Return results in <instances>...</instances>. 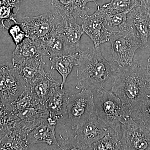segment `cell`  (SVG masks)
<instances>
[{
  "label": "cell",
  "mask_w": 150,
  "mask_h": 150,
  "mask_svg": "<svg viewBox=\"0 0 150 150\" xmlns=\"http://www.w3.org/2000/svg\"><path fill=\"white\" fill-rule=\"evenodd\" d=\"M63 17L57 11L38 16L25 17L18 23L26 34V37L39 41L56 29Z\"/></svg>",
  "instance_id": "52a82bcc"
},
{
  "label": "cell",
  "mask_w": 150,
  "mask_h": 150,
  "mask_svg": "<svg viewBox=\"0 0 150 150\" xmlns=\"http://www.w3.org/2000/svg\"><path fill=\"white\" fill-rule=\"evenodd\" d=\"M38 104L40 103L35 100L29 90L26 88L16 100L5 108L8 114L14 115L27 108Z\"/></svg>",
  "instance_id": "d4e9b609"
},
{
  "label": "cell",
  "mask_w": 150,
  "mask_h": 150,
  "mask_svg": "<svg viewBox=\"0 0 150 150\" xmlns=\"http://www.w3.org/2000/svg\"><path fill=\"white\" fill-rule=\"evenodd\" d=\"M103 13L101 7L97 6L96 12L83 20L82 27L84 32L91 39L94 47L109 42L110 33L104 26L103 21Z\"/></svg>",
  "instance_id": "30bf717a"
},
{
  "label": "cell",
  "mask_w": 150,
  "mask_h": 150,
  "mask_svg": "<svg viewBox=\"0 0 150 150\" xmlns=\"http://www.w3.org/2000/svg\"><path fill=\"white\" fill-rule=\"evenodd\" d=\"M45 65L43 56L38 55L14 68L17 70L28 87L35 80L46 74L44 70Z\"/></svg>",
  "instance_id": "2e32d148"
},
{
  "label": "cell",
  "mask_w": 150,
  "mask_h": 150,
  "mask_svg": "<svg viewBox=\"0 0 150 150\" xmlns=\"http://www.w3.org/2000/svg\"><path fill=\"white\" fill-rule=\"evenodd\" d=\"M81 53V50L76 53L62 55L49 59L51 62V69L56 70L62 76V81L60 85L61 88H64L67 78L74 67L78 66Z\"/></svg>",
  "instance_id": "d6986e66"
},
{
  "label": "cell",
  "mask_w": 150,
  "mask_h": 150,
  "mask_svg": "<svg viewBox=\"0 0 150 150\" xmlns=\"http://www.w3.org/2000/svg\"><path fill=\"white\" fill-rule=\"evenodd\" d=\"M52 5L62 16L73 17L83 20L88 15L90 9L82 0H51Z\"/></svg>",
  "instance_id": "e0dca14e"
},
{
  "label": "cell",
  "mask_w": 150,
  "mask_h": 150,
  "mask_svg": "<svg viewBox=\"0 0 150 150\" xmlns=\"http://www.w3.org/2000/svg\"><path fill=\"white\" fill-rule=\"evenodd\" d=\"M108 128L93 112L88 121L76 132L73 137L80 145L82 150H90L93 144L110 132Z\"/></svg>",
  "instance_id": "9c48e42d"
},
{
  "label": "cell",
  "mask_w": 150,
  "mask_h": 150,
  "mask_svg": "<svg viewBox=\"0 0 150 150\" xmlns=\"http://www.w3.org/2000/svg\"><path fill=\"white\" fill-rule=\"evenodd\" d=\"M56 30L64 37L71 54L80 51L81 39L84 32L76 19L72 16L63 17Z\"/></svg>",
  "instance_id": "7c38bea8"
},
{
  "label": "cell",
  "mask_w": 150,
  "mask_h": 150,
  "mask_svg": "<svg viewBox=\"0 0 150 150\" xmlns=\"http://www.w3.org/2000/svg\"><path fill=\"white\" fill-rule=\"evenodd\" d=\"M26 88V83L15 68L0 66V103L5 107L16 100Z\"/></svg>",
  "instance_id": "ba28073f"
},
{
  "label": "cell",
  "mask_w": 150,
  "mask_h": 150,
  "mask_svg": "<svg viewBox=\"0 0 150 150\" xmlns=\"http://www.w3.org/2000/svg\"><path fill=\"white\" fill-rule=\"evenodd\" d=\"M136 111L134 120L144 123L150 128V95H148Z\"/></svg>",
  "instance_id": "83f0119b"
},
{
  "label": "cell",
  "mask_w": 150,
  "mask_h": 150,
  "mask_svg": "<svg viewBox=\"0 0 150 150\" xmlns=\"http://www.w3.org/2000/svg\"><path fill=\"white\" fill-rule=\"evenodd\" d=\"M61 84L55 80L51 74H45L35 80L29 86V90L38 103L46 105V101Z\"/></svg>",
  "instance_id": "5bb4252c"
},
{
  "label": "cell",
  "mask_w": 150,
  "mask_h": 150,
  "mask_svg": "<svg viewBox=\"0 0 150 150\" xmlns=\"http://www.w3.org/2000/svg\"><path fill=\"white\" fill-rule=\"evenodd\" d=\"M56 28L46 37L37 41L40 54L49 59L62 55L71 54L64 37L57 31Z\"/></svg>",
  "instance_id": "4fadbf2b"
},
{
  "label": "cell",
  "mask_w": 150,
  "mask_h": 150,
  "mask_svg": "<svg viewBox=\"0 0 150 150\" xmlns=\"http://www.w3.org/2000/svg\"><path fill=\"white\" fill-rule=\"evenodd\" d=\"M111 90L121 100L124 115L131 116L146 98L150 91L146 68L134 64L127 67L118 66Z\"/></svg>",
  "instance_id": "6da1fadb"
},
{
  "label": "cell",
  "mask_w": 150,
  "mask_h": 150,
  "mask_svg": "<svg viewBox=\"0 0 150 150\" xmlns=\"http://www.w3.org/2000/svg\"><path fill=\"white\" fill-rule=\"evenodd\" d=\"M146 70L147 76L148 81H149L150 84V66L147 65Z\"/></svg>",
  "instance_id": "4dcf8cb0"
},
{
  "label": "cell",
  "mask_w": 150,
  "mask_h": 150,
  "mask_svg": "<svg viewBox=\"0 0 150 150\" xmlns=\"http://www.w3.org/2000/svg\"><path fill=\"white\" fill-rule=\"evenodd\" d=\"M115 71L111 63L103 56L100 46L81 50L76 88L92 91L104 88L103 84L113 78Z\"/></svg>",
  "instance_id": "7a4b0ae2"
},
{
  "label": "cell",
  "mask_w": 150,
  "mask_h": 150,
  "mask_svg": "<svg viewBox=\"0 0 150 150\" xmlns=\"http://www.w3.org/2000/svg\"><path fill=\"white\" fill-rule=\"evenodd\" d=\"M56 126L49 124L47 120L35 126L27 135L28 144H46L49 146L56 145L60 147L56 137Z\"/></svg>",
  "instance_id": "9a60e30c"
},
{
  "label": "cell",
  "mask_w": 150,
  "mask_h": 150,
  "mask_svg": "<svg viewBox=\"0 0 150 150\" xmlns=\"http://www.w3.org/2000/svg\"><path fill=\"white\" fill-rule=\"evenodd\" d=\"M94 94L89 90L69 96L67 106L68 118L65 124L67 137L74 134L90 118L93 113Z\"/></svg>",
  "instance_id": "3957f363"
},
{
  "label": "cell",
  "mask_w": 150,
  "mask_h": 150,
  "mask_svg": "<svg viewBox=\"0 0 150 150\" xmlns=\"http://www.w3.org/2000/svg\"><path fill=\"white\" fill-rule=\"evenodd\" d=\"M141 6H144L150 13V0H140Z\"/></svg>",
  "instance_id": "f546056e"
},
{
  "label": "cell",
  "mask_w": 150,
  "mask_h": 150,
  "mask_svg": "<svg viewBox=\"0 0 150 150\" xmlns=\"http://www.w3.org/2000/svg\"><path fill=\"white\" fill-rule=\"evenodd\" d=\"M27 135L18 129H8L0 141V150L28 149L29 145L26 139Z\"/></svg>",
  "instance_id": "7402d4cb"
},
{
  "label": "cell",
  "mask_w": 150,
  "mask_h": 150,
  "mask_svg": "<svg viewBox=\"0 0 150 150\" xmlns=\"http://www.w3.org/2000/svg\"><path fill=\"white\" fill-rule=\"evenodd\" d=\"M69 96L60 86L54 91L46 101V106L49 112V117L57 121L64 118L67 113Z\"/></svg>",
  "instance_id": "ac0fdd59"
},
{
  "label": "cell",
  "mask_w": 150,
  "mask_h": 150,
  "mask_svg": "<svg viewBox=\"0 0 150 150\" xmlns=\"http://www.w3.org/2000/svg\"><path fill=\"white\" fill-rule=\"evenodd\" d=\"M95 113L100 121L118 134L124 117L121 100L112 92L105 88L97 91Z\"/></svg>",
  "instance_id": "5b68a950"
},
{
  "label": "cell",
  "mask_w": 150,
  "mask_h": 150,
  "mask_svg": "<svg viewBox=\"0 0 150 150\" xmlns=\"http://www.w3.org/2000/svg\"><path fill=\"white\" fill-rule=\"evenodd\" d=\"M121 139L123 150H150V128L131 116L124 117L121 123Z\"/></svg>",
  "instance_id": "8992f818"
},
{
  "label": "cell",
  "mask_w": 150,
  "mask_h": 150,
  "mask_svg": "<svg viewBox=\"0 0 150 150\" xmlns=\"http://www.w3.org/2000/svg\"><path fill=\"white\" fill-rule=\"evenodd\" d=\"M127 23L125 29L110 33L109 40L112 56L111 63L116 62L122 67L132 66L136 51L138 48H143L134 28L127 21Z\"/></svg>",
  "instance_id": "277c9868"
},
{
  "label": "cell",
  "mask_w": 150,
  "mask_h": 150,
  "mask_svg": "<svg viewBox=\"0 0 150 150\" xmlns=\"http://www.w3.org/2000/svg\"><path fill=\"white\" fill-rule=\"evenodd\" d=\"M83 3L84 5L86 6L87 4L89 2H93L95 3L96 4V1H98V0H82Z\"/></svg>",
  "instance_id": "1f68e13d"
},
{
  "label": "cell",
  "mask_w": 150,
  "mask_h": 150,
  "mask_svg": "<svg viewBox=\"0 0 150 150\" xmlns=\"http://www.w3.org/2000/svg\"><path fill=\"white\" fill-rule=\"evenodd\" d=\"M15 24L9 26L8 32L12 38L14 43L16 45L19 44L26 37V34L18 21H16Z\"/></svg>",
  "instance_id": "f1b7e54d"
},
{
  "label": "cell",
  "mask_w": 150,
  "mask_h": 150,
  "mask_svg": "<svg viewBox=\"0 0 150 150\" xmlns=\"http://www.w3.org/2000/svg\"><path fill=\"white\" fill-rule=\"evenodd\" d=\"M38 55L41 54L38 41L26 37L22 42L16 45V47L13 52V67H18Z\"/></svg>",
  "instance_id": "44dd1931"
},
{
  "label": "cell",
  "mask_w": 150,
  "mask_h": 150,
  "mask_svg": "<svg viewBox=\"0 0 150 150\" xmlns=\"http://www.w3.org/2000/svg\"><path fill=\"white\" fill-rule=\"evenodd\" d=\"M14 115L17 116L31 131L35 126L47 120L49 112L46 105L38 104L27 108Z\"/></svg>",
  "instance_id": "ffe728a7"
},
{
  "label": "cell",
  "mask_w": 150,
  "mask_h": 150,
  "mask_svg": "<svg viewBox=\"0 0 150 150\" xmlns=\"http://www.w3.org/2000/svg\"><path fill=\"white\" fill-rule=\"evenodd\" d=\"M22 0H0V28L8 29L4 22L7 21L11 25V21H16V15L19 10Z\"/></svg>",
  "instance_id": "603a6c76"
},
{
  "label": "cell",
  "mask_w": 150,
  "mask_h": 150,
  "mask_svg": "<svg viewBox=\"0 0 150 150\" xmlns=\"http://www.w3.org/2000/svg\"><path fill=\"white\" fill-rule=\"evenodd\" d=\"M147 65H148V66H150V57H149V59H148Z\"/></svg>",
  "instance_id": "d6a6232c"
},
{
  "label": "cell",
  "mask_w": 150,
  "mask_h": 150,
  "mask_svg": "<svg viewBox=\"0 0 150 150\" xmlns=\"http://www.w3.org/2000/svg\"><path fill=\"white\" fill-rule=\"evenodd\" d=\"M90 150H123L119 135L110 132L99 141L91 145Z\"/></svg>",
  "instance_id": "4316f807"
},
{
  "label": "cell",
  "mask_w": 150,
  "mask_h": 150,
  "mask_svg": "<svg viewBox=\"0 0 150 150\" xmlns=\"http://www.w3.org/2000/svg\"><path fill=\"white\" fill-rule=\"evenodd\" d=\"M127 21L132 25L143 46L149 48L148 39L150 36V13L144 6H137L127 14Z\"/></svg>",
  "instance_id": "8fae6325"
},
{
  "label": "cell",
  "mask_w": 150,
  "mask_h": 150,
  "mask_svg": "<svg viewBox=\"0 0 150 150\" xmlns=\"http://www.w3.org/2000/svg\"><path fill=\"white\" fill-rule=\"evenodd\" d=\"M139 6H141L140 0H111L101 7L107 13H117L129 12Z\"/></svg>",
  "instance_id": "484cf974"
},
{
  "label": "cell",
  "mask_w": 150,
  "mask_h": 150,
  "mask_svg": "<svg viewBox=\"0 0 150 150\" xmlns=\"http://www.w3.org/2000/svg\"><path fill=\"white\" fill-rule=\"evenodd\" d=\"M101 8L103 13V24L110 33L120 32L126 28L127 25V15L129 12L108 13L105 12L101 7Z\"/></svg>",
  "instance_id": "cb8c5ba5"
}]
</instances>
